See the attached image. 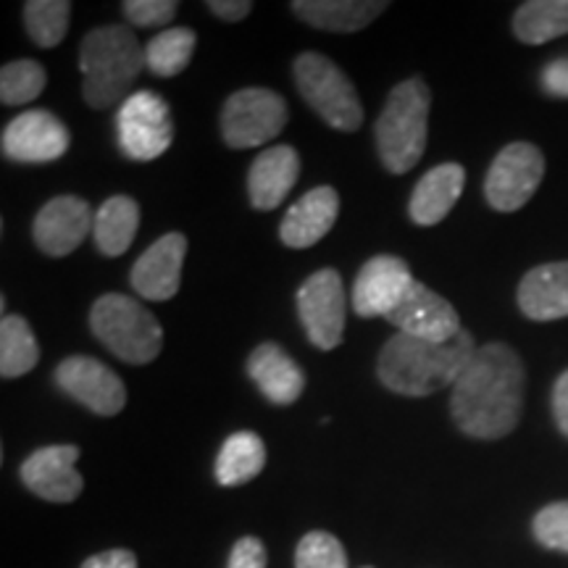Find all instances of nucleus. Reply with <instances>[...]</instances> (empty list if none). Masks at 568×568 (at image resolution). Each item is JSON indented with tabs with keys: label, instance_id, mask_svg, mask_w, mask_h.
<instances>
[{
	"label": "nucleus",
	"instance_id": "f257e3e1",
	"mask_svg": "<svg viewBox=\"0 0 568 568\" xmlns=\"http://www.w3.org/2000/svg\"><path fill=\"white\" fill-rule=\"evenodd\" d=\"M527 368L506 343L481 345L453 385L450 416L466 437L503 439L524 414Z\"/></svg>",
	"mask_w": 568,
	"mask_h": 568
},
{
	"label": "nucleus",
	"instance_id": "f03ea898",
	"mask_svg": "<svg viewBox=\"0 0 568 568\" xmlns=\"http://www.w3.org/2000/svg\"><path fill=\"white\" fill-rule=\"evenodd\" d=\"M477 351L479 347L468 329H460L447 343H432L397 332L382 347L376 376L395 395L429 397L456 385Z\"/></svg>",
	"mask_w": 568,
	"mask_h": 568
},
{
	"label": "nucleus",
	"instance_id": "7ed1b4c3",
	"mask_svg": "<svg viewBox=\"0 0 568 568\" xmlns=\"http://www.w3.org/2000/svg\"><path fill=\"white\" fill-rule=\"evenodd\" d=\"M82 98L90 109L105 111L132 95L134 82L145 69V48L126 24L98 27L80 45Z\"/></svg>",
	"mask_w": 568,
	"mask_h": 568
},
{
	"label": "nucleus",
	"instance_id": "20e7f679",
	"mask_svg": "<svg viewBox=\"0 0 568 568\" xmlns=\"http://www.w3.org/2000/svg\"><path fill=\"white\" fill-rule=\"evenodd\" d=\"M432 90L424 77L397 82L376 119V151L389 174H406L424 159L429 138Z\"/></svg>",
	"mask_w": 568,
	"mask_h": 568
},
{
	"label": "nucleus",
	"instance_id": "39448f33",
	"mask_svg": "<svg viewBox=\"0 0 568 568\" xmlns=\"http://www.w3.org/2000/svg\"><path fill=\"white\" fill-rule=\"evenodd\" d=\"M90 329L124 364L145 366L161 355V322L130 295L109 293L98 297L90 308Z\"/></svg>",
	"mask_w": 568,
	"mask_h": 568
},
{
	"label": "nucleus",
	"instance_id": "423d86ee",
	"mask_svg": "<svg viewBox=\"0 0 568 568\" xmlns=\"http://www.w3.org/2000/svg\"><path fill=\"white\" fill-rule=\"evenodd\" d=\"M297 92L332 130L355 132L364 124V105L347 74L324 53L305 51L293 63Z\"/></svg>",
	"mask_w": 568,
	"mask_h": 568
},
{
	"label": "nucleus",
	"instance_id": "0eeeda50",
	"mask_svg": "<svg viewBox=\"0 0 568 568\" xmlns=\"http://www.w3.org/2000/svg\"><path fill=\"white\" fill-rule=\"evenodd\" d=\"M287 101L268 88H245L232 92L222 109V138L234 151L261 148L287 126Z\"/></svg>",
	"mask_w": 568,
	"mask_h": 568
},
{
	"label": "nucleus",
	"instance_id": "6e6552de",
	"mask_svg": "<svg viewBox=\"0 0 568 568\" xmlns=\"http://www.w3.org/2000/svg\"><path fill=\"white\" fill-rule=\"evenodd\" d=\"M119 151L130 161H155L172 148L174 119L159 92H132L116 111Z\"/></svg>",
	"mask_w": 568,
	"mask_h": 568
},
{
	"label": "nucleus",
	"instance_id": "1a4fd4ad",
	"mask_svg": "<svg viewBox=\"0 0 568 568\" xmlns=\"http://www.w3.org/2000/svg\"><path fill=\"white\" fill-rule=\"evenodd\" d=\"M545 155L535 142L518 140L503 148L489 163L485 176V197L489 209L500 213L521 211L542 184Z\"/></svg>",
	"mask_w": 568,
	"mask_h": 568
},
{
	"label": "nucleus",
	"instance_id": "9d476101",
	"mask_svg": "<svg viewBox=\"0 0 568 568\" xmlns=\"http://www.w3.org/2000/svg\"><path fill=\"white\" fill-rule=\"evenodd\" d=\"M345 284L337 268H318L297 290V316L318 351H335L345 335Z\"/></svg>",
	"mask_w": 568,
	"mask_h": 568
},
{
	"label": "nucleus",
	"instance_id": "9b49d317",
	"mask_svg": "<svg viewBox=\"0 0 568 568\" xmlns=\"http://www.w3.org/2000/svg\"><path fill=\"white\" fill-rule=\"evenodd\" d=\"M55 385L95 416H116L126 406L124 379L90 355H69L55 366Z\"/></svg>",
	"mask_w": 568,
	"mask_h": 568
},
{
	"label": "nucleus",
	"instance_id": "f8f14e48",
	"mask_svg": "<svg viewBox=\"0 0 568 568\" xmlns=\"http://www.w3.org/2000/svg\"><path fill=\"white\" fill-rule=\"evenodd\" d=\"M69 126L51 111L32 109L19 113L6 124L0 138V151L9 161L19 163H51L69 151Z\"/></svg>",
	"mask_w": 568,
	"mask_h": 568
},
{
	"label": "nucleus",
	"instance_id": "ddd939ff",
	"mask_svg": "<svg viewBox=\"0 0 568 568\" xmlns=\"http://www.w3.org/2000/svg\"><path fill=\"white\" fill-rule=\"evenodd\" d=\"M95 226V213L80 195H59L38 211L32 240L51 258H67L80 247Z\"/></svg>",
	"mask_w": 568,
	"mask_h": 568
},
{
	"label": "nucleus",
	"instance_id": "4468645a",
	"mask_svg": "<svg viewBox=\"0 0 568 568\" xmlns=\"http://www.w3.org/2000/svg\"><path fill=\"white\" fill-rule=\"evenodd\" d=\"M385 318L403 335L432 339V343H447L464 329L456 305L422 282L410 284L403 301Z\"/></svg>",
	"mask_w": 568,
	"mask_h": 568
},
{
	"label": "nucleus",
	"instance_id": "2eb2a0df",
	"mask_svg": "<svg viewBox=\"0 0 568 568\" xmlns=\"http://www.w3.org/2000/svg\"><path fill=\"white\" fill-rule=\"evenodd\" d=\"M80 447L48 445L24 458L19 477L32 495L48 503H74L82 495V474L77 471Z\"/></svg>",
	"mask_w": 568,
	"mask_h": 568
},
{
	"label": "nucleus",
	"instance_id": "dca6fc26",
	"mask_svg": "<svg viewBox=\"0 0 568 568\" xmlns=\"http://www.w3.org/2000/svg\"><path fill=\"white\" fill-rule=\"evenodd\" d=\"M187 255V237L182 232H169L148 247L134 261L130 272V284L142 301L163 303L180 293L182 266Z\"/></svg>",
	"mask_w": 568,
	"mask_h": 568
},
{
	"label": "nucleus",
	"instance_id": "f3484780",
	"mask_svg": "<svg viewBox=\"0 0 568 568\" xmlns=\"http://www.w3.org/2000/svg\"><path fill=\"white\" fill-rule=\"evenodd\" d=\"M416 280L397 255H374L361 266L353 284V311L361 318L387 316Z\"/></svg>",
	"mask_w": 568,
	"mask_h": 568
},
{
	"label": "nucleus",
	"instance_id": "a211bd4d",
	"mask_svg": "<svg viewBox=\"0 0 568 568\" xmlns=\"http://www.w3.org/2000/svg\"><path fill=\"white\" fill-rule=\"evenodd\" d=\"M339 213V195L329 184H318V187L308 190L301 201L293 203V209L284 213L280 224V240L287 247L295 251H305L322 243L332 226L337 222Z\"/></svg>",
	"mask_w": 568,
	"mask_h": 568
},
{
	"label": "nucleus",
	"instance_id": "6ab92c4d",
	"mask_svg": "<svg viewBox=\"0 0 568 568\" xmlns=\"http://www.w3.org/2000/svg\"><path fill=\"white\" fill-rule=\"evenodd\" d=\"M247 376L258 393L274 406H293L305 389V372L295 358L276 343H261L247 355Z\"/></svg>",
	"mask_w": 568,
	"mask_h": 568
},
{
	"label": "nucleus",
	"instance_id": "aec40b11",
	"mask_svg": "<svg viewBox=\"0 0 568 568\" xmlns=\"http://www.w3.org/2000/svg\"><path fill=\"white\" fill-rule=\"evenodd\" d=\"M301 176V155L293 145H272L255 155L247 172V195L253 209L274 211Z\"/></svg>",
	"mask_w": 568,
	"mask_h": 568
},
{
	"label": "nucleus",
	"instance_id": "412c9836",
	"mask_svg": "<svg viewBox=\"0 0 568 568\" xmlns=\"http://www.w3.org/2000/svg\"><path fill=\"white\" fill-rule=\"evenodd\" d=\"M516 303L531 322H558L568 316V261H550L524 274Z\"/></svg>",
	"mask_w": 568,
	"mask_h": 568
},
{
	"label": "nucleus",
	"instance_id": "4be33fe9",
	"mask_svg": "<svg viewBox=\"0 0 568 568\" xmlns=\"http://www.w3.org/2000/svg\"><path fill=\"white\" fill-rule=\"evenodd\" d=\"M466 187V169L456 161L439 163L429 169L410 193L408 213L410 222L418 226H437L456 209Z\"/></svg>",
	"mask_w": 568,
	"mask_h": 568
},
{
	"label": "nucleus",
	"instance_id": "5701e85b",
	"mask_svg": "<svg viewBox=\"0 0 568 568\" xmlns=\"http://www.w3.org/2000/svg\"><path fill=\"white\" fill-rule=\"evenodd\" d=\"M290 9L305 24L322 32L353 34L366 30L382 11L389 9L387 0H295Z\"/></svg>",
	"mask_w": 568,
	"mask_h": 568
},
{
	"label": "nucleus",
	"instance_id": "b1692460",
	"mask_svg": "<svg viewBox=\"0 0 568 568\" xmlns=\"http://www.w3.org/2000/svg\"><path fill=\"white\" fill-rule=\"evenodd\" d=\"M140 230V205L130 195H113L95 211L92 240L105 258H119L130 251Z\"/></svg>",
	"mask_w": 568,
	"mask_h": 568
},
{
	"label": "nucleus",
	"instance_id": "393cba45",
	"mask_svg": "<svg viewBox=\"0 0 568 568\" xmlns=\"http://www.w3.org/2000/svg\"><path fill=\"white\" fill-rule=\"evenodd\" d=\"M266 466V445L255 432H234L224 439L222 450L216 456V481L222 487L247 485L264 471Z\"/></svg>",
	"mask_w": 568,
	"mask_h": 568
},
{
	"label": "nucleus",
	"instance_id": "a878e982",
	"mask_svg": "<svg viewBox=\"0 0 568 568\" xmlns=\"http://www.w3.org/2000/svg\"><path fill=\"white\" fill-rule=\"evenodd\" d=\"M514 34L524 45H545L568 34V0H527L514 13Z\"/></svg>",
	"mask_w": 568,
	"mask_h": 568
},
{
	"label": "nucleus",
	"instance_id": "bb28decb",
	"mask_svg": "<svg viewBox=\"0 0 568 568\" xmlns=\"http://www.w3.org/2000/svg\"><path fill=\"white\" fill-rule=\"evenodd\" d=\"M40 361L38 337L24 316L3 314L0 322V376L17 379L30 374Z\"/></svg>",
	"mask_w": 568,
	"mask_h": 568
},
{
	"label": "nucleus",
	"instance_id": "cd10ccee",
	"mask_svg": "<svg viewBox=\"0 0 568 568\" xmlns=\"http://www.w3.org/2000/svg\"><path fill=\"white\" fill-rule=\"evenodd\" d=\"M195 48L197 34L193 27H169L145 45V69L153 77H163V80L182 74L187 63L193 61Z\"/></svg>",
	"mask_w": 568,
	"mask_h": 568
},
{
	"label": "nucleus",
	"instance_id": "c85d7f7f",
	"mask_svg": "<svg viewBox=\"0 0 568 568\" xmlns=\"http://www.w3.org/2000/svg\"><path fill=\"white\" fill-rule=\"evenodd\" d=\"M71 21L69 0H30L24 3V24L34 45L55 48L67 38Z\"/></svg>",
	"mask_w": 568,
	"mask_h": 568
},
{
	"label": "nucleus",
	"instance_id": "c756f323",
	"mask_svg": "<svg viewBox=\"0 0 568 568\" xmlns=\"http://www.w3.org/2000/svg\"><path fill=\"white\" fill-rule=\"evenodd\" d=\"M48 84L45 69L32 59H17L0 69V101L3 105H24L38 101Z\"/></svg>",
	"mask_w": 568,
	"mask_h": 568
},
{
	"label": "nucleus",
	"instance_id": "7c9ffc66",
	"mask_svg": "<svg viewBox=\"0 0 568 568\" xmlns=\"http://www.w3.org/2000/svg\"><path fill=\"white\" fill-rule=\"evenodd\" d=\"M295 568H347V552L329 531H308L297 542Z\"/></svg>",
	"mask_w": 568,
	"mask_h": 568
},
{
	"label": "nucleus",
	"instance_id": "2f4dec72",
	"mask_svg": "<svg viewBox=\"0 0 568 568\" xmlns=\"http://www.w3.org/2000/svg\"><path fill=\"white\" fill-rule=\"evenodd\" d=\"M531 531L542 548L568 552V500H558L537 510Z\"/></svg>",
	"mask_w": 568,
	"mask_h": 568
},
{
	"label": "nucleus",
	"instance_id": "473e14b6",
	"mask_svg": "<svg viewBox=\"0 0 568 568\" xmlns=\"http://www.w3.org/2000/svg\"><path fill=\"white\" fill-rule=\"evenodd\" d=\"M122 11L138 30H159V27L172 24L180 3L176 0H124Z\"/></svg>",
	"mask_w": 568,
	"mask_h": 568
},
{
	"label": "nucleus",
	"instance_id": "72a5a7b5",
	"mask_svg": "<svg viewBox=\"0 0 568 568\" xmlns=\"http://www.w3.org/2000/svg\"><path fill=\"white\" fill-rule=\"evenodd\" d=\"M226 568H266V548L258 537H243L234 542Z\"/></svg>",
	"mask_w": 568,
	"mask_h": 568
},
{
	"label": "nucleus",
	"instance_id": "f704fd0d",
	"mask_svg": "<svg viewBox=\"0 0 568 568\" xmlns=\"http://www.w3.org/2000/svg\"><path fill=\"white\" fill-rule=\"evenodd\" d=\"M542 90L552 98H568V55L564 59H552L548 67L542 69Z\"/></svg>",
	"mask_w": 568,
	"mask_h": 568
},
{
	"label": "nucleus",
	"instance_id": "c9c22d12",
	"mask_svg": "<svg viewBox=\"0 0 568 568\" xmlns=\"http://www.w3.org/2000/svg\"><path fill=\"white\" fill-rule=\"evenodd\" d=\"M552 418H556L558 432L568 437V368L558 376L556 385H552Z\"/></svg>",
	"mask_w": 568,
	"mask_h": 568
},
{
	"label": "nucleus",
	"instance_id": "e433bc0d",
	"mask_svg": "<svg viewBox=\"0 0 568 568\" xmlns=\"http://www.w3.org/2000/svg\"><path fill=\"white\" fill-rule=\"evenodd\" d=\"M82 568H138V556L132 550H105L98 556H90Z\"/></svg>",
	"mask_w": 568,
	"mask_h": 568
},
{
	"label": "nucleus",
	"instance_id": "4c0bfd02",
	"mask_svg": "<svg viewBox=\"0 0 568 568\" xmlns=\"http://www.w3.org/2000/svg\"><path fill=\"white\" fill-rule=\"evenodd\" d=\"M213 17H219L222 21H243L251 17L253 3L251 0H209L205 3Z\"/></svg>",
	"mask_w": 568,
	"mask_h": 568
},
{
	"label": "nucleus",
	"instance_id": "58836bf2",
	"mask_svg": "<svg viewBox=\"0 0 568 568\" xmlns=\"http://www.w3.org/2000/svg\"><path fill=\"white\" fill-rule=\"evenodd\" d=\"M364 568H372V566H364Z\"/></svg>",
	"mask_w": 568,
	"mask_h": 568
}]
</instances>
